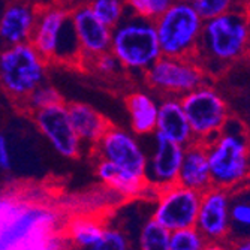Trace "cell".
Returning a JSON list of instances; mask_svg holds the SVG:
<instances>
[{"label": "cell", "mask_w": 250, "mask_h": 250, "mask_svg": "<svg viewBox=\"0 0 250 250\" xmlns=\"http://www.w3.org/2000/svg\"><path fill=\"white\" fill-rule=\"evenodd\" d=\"M60 211L24 189L0 192V250H14L38 237L63 229Z\"/></svg>", "instance_id": "1"}, {"label": "cell", "mask_w": 250, "mask_h": 250, "mask_svg": "<svg viewBox=\"0 0 250 250\" xmlns=\"http://www.w3.org/2000/svg\"><path fill=\"white\" fill-rule=\"evenodd\" d=\"M249 8L244 6L204 21L195 59L208 77H217L249 56Z\"/></svg>", "instance_id": "2"}, {"label": "cell", "mask_w": 250, "mask_h": 250, "mask_svg": "<svg viewBox=\"0 0 250 250\" xmlns=\"http://www.w3.org/2000/svg\"><path fill=\"white\" fill-rule=\"evenodd\" d=\"M207 153L213 186L234 190L250 178V140L238 120L226 122Z\"/></svg>", "instance_id": "3"}, {"label": "cell", "mask_w": 250, "mask_h": 250, "mask_svg": "<svg viewBox=\"0 0 250 250\" xmlns=\"http://www.w3.org/2000/svg\"><path fill=\"white\" fill-rule=\"evenodd\" d=\"M109 51L116 56L123 69L144 74L162 57L154 21L127 12L112 29Z\"/></svg>", "instance_id": "4"}, {"label": "cell", "mask_w": 250, "mask_h": 250, "mask_svg": "<svg viewBox=\"0 0 250 250\" xmlns=\"http://www.w3.org/2000/svg\"><path fill=\"white\" fill-rule=\"evenodd\" d=\"M45 60L30 42L0 50V87L17 102L24 101L47 78Z\"/></svg>", "instance_id": "5"}, {"label": "cell", "mask_w": 250, "mask_h": 250, "mask_svg": "<svg viewBox=\"0 0 250 250\" xmlns=\"http://www.w3.org/2000/svg\"><path fill=\"white\" fill-rule=\"evenodd\" d=\"M159 47L167 57H195L204 20L192 3L174 2L154 20Z\"/></svg>", "instance_id": "6"}, {"label": "cell", "mask_w": 250, "mask_h": 250, "mask_svg": "<svg viewBox=\"0 0 250 250\" xmlns=\"http://www.w3.org/2000/svg\"><path fill=\"white\" fill-rule=\"evenodd\" d=\"M190 125L193 141L208 144L229 120V106L223 95L210 83L180 98Z\"/></svg>", "instance_id": "7"}, {"label": "cell", "mask_w": 250, "mask_h": 250, "mask_svg": "<svg viewBox=\"0 0 250 250\" xmlns=\"http://www.w3.org/2000/svg\"><path fill=\"white\" fill-rule=\"evenodd\" d=\"M146 84L159 95L183 98L208 83L210 77L195 57L162 56L144 72Z\"/></svg>", "instance_id": "8"}, {"label": "cell", "mask_w": 250, "mask_h": 250, "mask_svg": "<svg viewBox=\"0 0 250 250\" xmlns=\"http://www.w3.org/2000/svg\"><path fill=\"white\" fill-rule=\"evenodd\" d=\"M199 202L201 192L177 183L167 189L157 190L151 217L169 232L190 228L196 225Z\"/></svg>", "instance_id": "9"}, {"label": "cell", "mask_w": 250, "mask_h": 250, "mask_svg": "<svg viewBox=\"0 0 250 250\" xmlns=\"http://www.w3.org/2000/svg\"><path fill=\"white\" fill-rule=\"evenodd\" d=\"M92 151L98 159H105L133 174L146 177L147 153L133 132L111 125Z\"/></svg>", "instance_id": "10"}, {"label": "cell", "mask_w": 250, "mask_h": 250, "mask_svg": "<svg viewBox=\"0 0 250 250\" xmlns=\"http://www.w3.org/2000/svg\"><path fill=\"white\" fill-rule=\"evenodd\" d=\"M32 117L39 132L60 156L77 159L83 153V143L75 133L64 102L33 112Z\"/></svg>", "instance_id": "11"}, {"label": "cell", "mask_w": 250, "mask_h": 250, "mask_svg": "<svg viewBox=\"0 0 250 250\" xmlns=\"http://www.w3.org/2000/svg\"><path fill=\"white\" fill-rule=\"evenodd\" d=\"M195 226L208 243L228 241L231 232V190L211 186L202 192Z\"/></svg>", "instance_id": "12"}, {"label": "cell", "mask_w": 250, "mask_h": 250, "mask_svg": "<svg viewBox=\"0 0 250 250\" xmlns=\"http://www.w3.org/2000/svg\"><path fill=\"white\" fill-rule=\"evenodd\" d=\"M153 147L147 154L146 180L154 190H162L178 183V174L185 156V146L175 144L153 133Z\"/></svg>", "instance_id": "13"}, {"label": "cell", "mask_w": 250, "mask_h": 250, "mask_svg": "<svg viewBox=\"0 0 250 250\" xmlns=\"http://www.w3.org/2000/svg\"><path fill=\"white\" fill-rule=\"evenodd\" d=\"M69 24L71 9L59 5L36 9V22L30 43L47 62H56L63 33Z\"/></svg>", "instance_id": "14"}, {"label": "cell", "mask_w": 250, "mask_h": 250, "mask_svg": "<svg viewBox=\"0 0 250 250\" xmlns=\"http://www.w3.org/2000/svg\"><path fill=\"white\" fill-rule=\"evenodd\" d=\"M71 21L77 35L83 62H90L109 51L112 29L102 24L93 15L88 5H78L72 8Z\"/></svg>", "instance_id": "15"}, {"label": "cell", "mask_w": 250, "mask_h": 250, "mask_svg": "<svg viewBox=\"0 0 250 250\" xmlns=\"http://www.w3.org/2000/svg\"><path fill=\"white\" fill-rule=\"evenodd\" d=\"M36 9L26 2H12L0 14V50L30 42Z\"/></svg>", "instance_id": "16"}, {"label": "cell", "mask_w": 250, "mask_h": 250, "mask_svg": "<svg viewBox=\"0 0 250 250\" xmlns=\"http://www.w3.org/2000/svg\"><path fill=\"white\" fill-rule=\"evenodd\" d=\"M95 171L102 186L122 199L144 198L147 192L154 190L147 185L146 177L133 174L116 164L105 161V159L96 157Z\"/></svg>", "instance_id": "17"}, {"label": "cell", "mask_w": 250, "mask_h": 250, "mask_svg": "<svg viewBox=\"0 0 250 250\" xmlns=\"http://www.w3.org/2000/svg\"><path fill=\"white\" fill-rule=\"evenodd\" d=\"M154 133L185 147L193 141L190 125L180 98L165 96L159 101V114Z\"/></svg>", "instance_id": "18"}, {"label": "cell", "mask_w": 250, "mask_h": 250, "mask_svg": "<svg viewBox=\"0 0 250 250\" xmlns=\"http://www.w3.org/2000/svg\"><path fill=\"white\" fill-rule=\"evenodd\" d=\"M178 185L201 193L213 186L207 144L192 141L185 147L183 162H181L178 174Z\"/></svg>", "instance_id": "19"}, {"label": "cell", "mask_w": 250, "mask_h": 250, "mask_svg": "<svg viewBox=\"0 0 250 250\" xmlns=\"http://www.w3.org/2000/svg\"><path fill=\"white\" fill-rule=\"evenodd\" d=\"M66 106L80 141L93 148L108 130L111 123L96 108L84 102H71L66 104Z\"/></svg>", "instance_id": "20"}, {"label": "cell", "mask_w": 250, "mask_h": 250, "mask_svg": "<svg viewBox=\"0 0 250 250\" xmlns=\"http://www.w3.org/2000/svg\"><path fill=\"white\" fill-rule=\"evenodd\" d=\"M130 129L136 136H151L156 132L159 101L144 90H136L125 99Z\"/></svg>", "instance_id": "21"}, {"label": "cell", "mask_w": 250, "mask_h": 250, "mask_svg": "<svg viewBox=\"0 0 250 250\" xmlns=\"http://www.w3.org/2000/svg\"><path fill=\"white\" fill-rule=\"evenodd\" d=\"M106 223L99 216H74L63 225V235L72 247L88 250L102 237Z\"/></svg>", "instance_id": "22"}, {"label": "cell", "mask_w": 250, "mask_h": 250, "mask_svg": "<svg viewBox=\"0 0 250 250\" xmlns=\"http://www.w3.org/2000/svg\"><path fill=\"white\" fill-rule=\"evenodd\" d=\"M250 237V186L231 190V232L228 243Z\"/></svg>", "instance_id": "23"}, {"label": "cell", "mask_w": 250, "mask_h": 250, "mask_svg": "<svg viewBox=\"0 0 250 250\" xmlns=\"http://www.w3.org/2000/svg\"><path fill=\"white\" fill-rule=\"evenodd\" d=\"M169 235L171 232L151 217L141 226L138 247L140 250H169Z\"/></svg>", "instance_id": "24"}, {"label": "cell", "mask_w": 250, "mask_h": 250, "mask_svg": "<svg viewBox=\"0 0 250 250\" xmlns=\"http://www.w3.org/2000/svg\"><path fill=\"white\" fill-rule=\"evenodd\" d=\"M62 102H63V96L59 90L51 84L42 83L18 105H21L26 111H29L30 114H33V112H38V111L45 109V108H50V106L62 104Z\"/></svg>", "instance_id": "25"}, {"label": "cell", "mask_w": 250, "mask_h": 250, "mask_svg": "<svg viewBox=\"0 0 250 250\" xmlns=\"http://www.w3.org/2000/svg\"><path fill=\"white\" fill-rule=\"evenodd\" d=\"M88 6L102 24L111 29H114L127 14L125 0H92Z\"/></svg>", "instance_id": "26"}, {"label": "cell", "mask_w": 250, "mask_h": 250, "mask_svg": "<svg viewBox=\"0 0 250 250\" xmlns=\"http://www.w3.org/2000/svg\"><path fill=\"white\" fill-rule=\"evenodd\" d=\"M192 5L204 21L228 14L238 8H249L247 0H195Z\"/></svg>", "instance_id": "27"}, {"label": "cell", "mask_w": 250, "mask_h": 250, "mask_svg": "<svg viewBox=\"0 0 250 250\" xmlns=\"http://www.w3.org/2000/svg\"><path fill=\"white\" fill-rule=\"evenodd\" d=\"M208 244L196 226L172 231L169 235V250H204Z\"/></svg>", "instance_id": "28"}, {"label": "cell", "mask_w": 250, "mask_h": 250, "mask_svg": "<svg viewBox=\"0 0 250 250\" xmlns=\"http://www.w3.org/2000/svg\"><path fill=\"white\" fill-rule=\"evenodd\" d=\"M130 14L154 21L161 17L175 0H125Z\"/></svg>", "instance_id": "29"}, {"label": "cell", "mask_w": 250, "mask_h": 250, "mask_svg": "<svg viewBox=\"0 0 250 250\" xmlns=\"http://www.w3.org/2000/svg\"><path fill=\"white\" fill-rule=\"evenodd\" d=\"M88 250H130V241L123 229L106 225L102 237Z\"/></svg>", "instance_id": "30"}, {"label": "cell", "mask_w": 250, "mask_h": 250, "mask_svg": "<svg viewBox=\"0 0 250 250\" xmlns=\"http://www.w3.org/2000/svg\"><path fill=\"white\" fill-rule=\"evenodd\" d=\"M90 63H92L93 69H95L99 75H104V77H114V75H119V72L123 69V66L120 64V62L116 59V56L112 54L111 51L104 53V54L95 57L93 60H90Z\"/></svg>", "instance_id": "31"}, {"label": "cell", "mask_w": 250, "mask_h": 250, "mask_svg": "<svg viewBox=\"0 0 250 250\" xmlns=\"http://www.w3.org/2000/svg\"><path fill=\"white\" fill-rule=\"evenodd\" d=\"M12 167V157L9 151V143L5 133L0 130V171H9Z\"/></svg>", "instance_id": "32"}, {"label": "cell", "mask_w": 250, "mask_h": 250, "mask_svg": "<svg viewBox=\"0 0 250 250\" xmlns=\"http://www.w3.org/2000/svg\"><path fill=\"white\" fill-rule=\"evenodd\" d=\"M229 244H231V250H250V237L240 238Z\"/></svg>", "instance_id": "33"}, {"label": "cell", "mask_w": 250, "mask_h": 250, "mask_svg": "<svg viewBox=\"0 0 250 250\" xmlns=\"http://www.w3.org/2000/svg\"><path fill=\"white\" fill-rule=\"evenodd\" d=\"M204 250H231V244L228 241H219V243H208Z\"/></svg>", "instance_id": "34"}, {"label": "cell", "mask_w": 250, "mask_h": 250, "mask_svg": "<svg viewBox=\"0 0 250 250\" xmlns=\"http://www.w3.org/2000/svg\"><path fill=\"white\" fill-rule=\"evenodd\" d=\"M54 5H59V6H63L66 9H72V5L77 2V0H53Z\"/></svg>", "instance_id": "35"}, {"label": "cell", "mask_w": 250, "mask_h": 250, "mask_svg": "<svg viewBox=\"0 0 250 250\" xmlns=\"http://www.w3.org/2000/svg\"><path fill=\"white\" fill-rule=\"evenodd\" d=\"M175 2H183V3H193L195 0H175Z\"/></svg>", "instance_id": "36"}, {"label": "cell", "mask_w": 250, "mask_h": 250, "mask_svg": "<svg viewBox=\"0 0 250 250\" xmlns=\"http://www.w3.org/2000/svg\"><path fill=\"white\" fill-rule=\"evenodd\" d=\"M249 29H250V9H249ZM249 56H250V47H249Z\"/></svg>", "instance_id": "37"}, {"label": "cell", "mask_w": 250, "mask_h": 250, "mask_svg": "<svg viewBox=\"0 0 250 250\" xmlns=\"http://www.w3.org/2000/svg\"><path fill=\"white\" fill-rule=\"evenodd\" d=\"M247 6H249V9H250V0H247Z\"/></svg>", "instance_id": "38"}]
</instances>
